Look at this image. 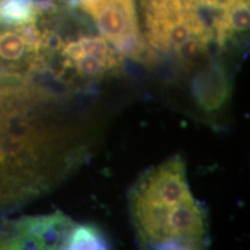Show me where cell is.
<instances>
[{"label":"cell","instance_id":"obj_1","mask_svg":"<svg viewBox=\"0 0 250 250\" xmlns=\"http://www.w3.org/2000/svg\"><path fill=\"white\" fill-rule=\"evenodd\" d=\"M127 199L140 248L198 250L210 243L208 211L190 190L181 155L144 171Z\"/></svg>","mask_w":250,"mask_h":250},{"label":"cell","instance_id":"obj_2","mask_svg":"<svg viewBox=\"0 0 250 250\" xmlns=\"http://www.w3.org/2000/svg\"><path fill=\"white\" fill-rule=\"evenodd\" d=\"M89 15L102 37L123 56L145 61L146 46L140 34L134 0H74Z\"/></svg>","mask_w":250,"mask_h":250},{"label":"cell","instance_id":"obj_3","mask_svg":"<svg viewBox=\"0 0 250 250\" xmlns=\"http://www.w3.org/2000/svg\"><path fill=\"white\" fill-rule=\"evenodd\" d=\"M77 223L62 211L13 221L0 235V249H67Z\"/></svg>","mask_w":250,"mask_h":250},{"label":"cell","instance_id":"obj_4","mask_svg":"<svg viewBox=\"0 0 250 250\" xmlns=\"http://www.w3.org/2000/svg\"><path fill=\"white\" fill-rule=\"evenodd\" d=\"M51 1L39 0H0V24L22 26L37 22L43 12H51Z\"/></svg>","mask_w":250,"mask_h":250},{"label":"cell","instance_id":"obj_5","mask_svg":"<svg viewBox=\"0 0 250 250\" xmlns=\"http://www.w3.org/2000/svg\"><path fill=\"white\" fill-rule=\"evenodd\" d=\"M109 241L101 229L93 225L77 224L68 241L67 250L107 249Z\"/></svg>","mask_w":250,"mask_h":250}]
</instances>
